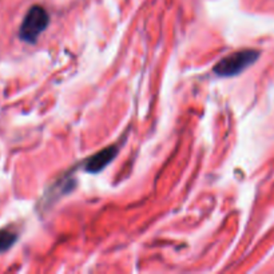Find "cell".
Listing matches in <instances>:
<instances>
[{
  "label": "cell",
  "mask_w": 274,
  "mask_h": 274,
  "mask_svg": "<svg viewBox=\"0 0 274 274\" xmlns=\"http://www.w3.org/2000/svg\"><path fill=\"white\" fill-rule=\"evenodd\" d=\"M18 234L11 230L2 229L0 230V253H4L16 242Z\"/></svg>",
  "instance_id": "obj_4"
},
{
  "label": "cell",
  "mask_w": 274,
  "mask_h": 274,
  "mask_svg": "<svg viewBox=\"0 0 274 274\" xmlns=\"http://www.w3.org/2000/svg\"><path fill=\"white\" fill-rule=\"evenodd\" d=\"M260 56V52L256 50H241L225 56L214 66L213 72L218 76H234L246 70L253 64Z\"/></svg>",
  "instance_id": "obj_1"
},
{
  "label": "cell",
  "mask_w": 274,
  "mask_h": 274,
  "mask_svg": "<svg viewBox=\"0 0 274 274\" xmlns=\"http://www.w3.org/2000/svg\"><path fill=\"white\" fill-rule=\"evenodd\" d=\"M118 152V148L115 146H110L98 152L94 156H91L88 160L84 162V170L88 172H99L110 164L114 160L115 156Z\"/></svg>",
  "instance_id": "obj_3"
},
{
  "label": "cell",
  "mask_w": 274,
  "mask_h": 274,
  "mask_svg": "<svg viewBox=\"0 0 274 274\" xmlns=\"http://www.w3.org/2000/svg\"><path fill=\"white\" fill-rule=\"evenodd\" d=\"M50 24V15L42 6H32L22 22L19 36L26 43H35Z\"/></svg>",
  "instance_id": "obj_2"
}]
</instances>
